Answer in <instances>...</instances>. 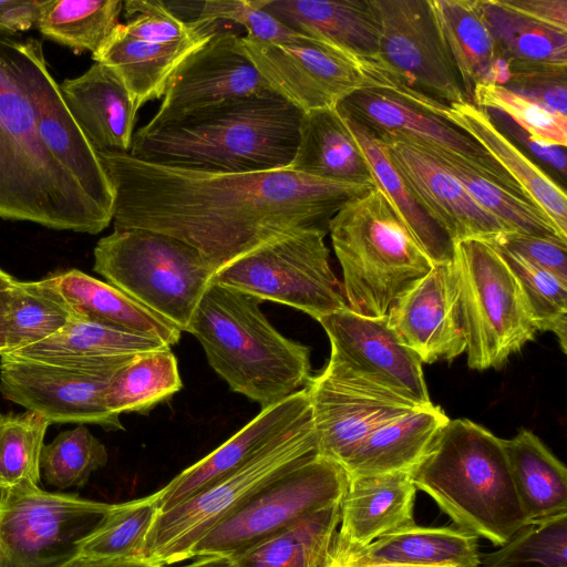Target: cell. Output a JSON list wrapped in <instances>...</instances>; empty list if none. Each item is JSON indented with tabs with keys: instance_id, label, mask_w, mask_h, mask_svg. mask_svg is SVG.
Wrapping results in <instances>:
<instances>
[{
	"instance_id": "cell-32",
	"label": "cell",
	"mask_w": 567,
	"mask_h": 567,
	"mask_svg": "<svg viewBox=\"0 0 567 567\" xmlns=\"http://www.w3.org/2000/svg\"><path fill=\"white\" fill-rule=\"evenodd\" d=\"M450 419L431 403L370 433L342 464L349 475L410 472Z\"/></svg>"
},
{
	"instance_id": "cell-6",
	"label": "cell",
	"mask_w": 567,
	"mask_h": 567,
	"mask_svg": "<svg viewBox=\"0 0 567 567\" xmlns=\"http://www.w3.org/2000/svg\"><path fill=\"white\" fill-rule=\"evenodd\" d=\"M349 309L388 316L395 300L433 264L378 188L353 197L329 220Z\"/></svg>"
},
{
	"instance_id": "cell-46",
	"label": "cell",
	"mask_w": 567,
	"mask_h": 567,
	"mask_svg": "<svg viewBox=\"0 0 567 567\" xmlns=\"http://www.w3.org/2000/svg\"><path fill=\"white\" fill-rule=\"evenodd\" d=\"M493 246L515 276L536 330L553 332L565 352L567 348V285L515 252L496 245Z\"/></svg>"
},
{
	"instance_id": "cell-50",
	"label": "cell",
	"mask_w": 567,
	"mask_h": 567,
	"mask_svg": "<svg viewBox=\"0 0 567 567\" xmlns=\"http://www.w3.org/2000/svg\"><path fill=\"white\" fill-rule=\"evenodd\" d=\"M123 11L127 18V22L122 23L124 31L150 43H174L216 28V24L184 21L161 0H126Z\"/></svg>"
},
{
	"instance_id": "cell-20",
	"label": "cell",
	"mask_w": 567,
	"mask_h": 567,
	"mask_svg": "<svg viewBox=\"0 0 567 567\" xmlns=\"http://www.w3.org/2000/svg\"><path fill=\"white\" fill-rule=\"evenodd\" d=\"M306 391L318 439V453L340 465L375 429L422 408L359 388L326 369L309 379Z\"/></svg>"
},
{
	"instance_id": "cell-36",
	"label": "cell",
	"mask_w": 567,
	"mask_h": 567,
	"mask_svg": "<svg viewBox=\"0 0 567 567\" xmlns=\"http://www.w3.org/2000/svg\"><path fill=\"white\" fill-rule=\"evenodd\" d=\"M58 284L78 311L112 326L176 344L181 330L120 289L78 269L55 274Z\"/></svg>"
},
{
	"instance_id": "cell-29",
	"label": "cell",
	"mask_w": 567,
	"mask_h": 567,
	"mask_svg": "<svg viewBox=\"0 0 567 567\" xmlns=\"http://www.w3.org/2000/svg\"><path fill=\"white\" fill-rule=\"evenodd\" d=\"M427 1L468 100L477 85H505L509 78L508 65L498 54L480 0Z\"/></svg>"
},
{
	"instance_id": "cell-56",
	"label": "cell",
	"mask_w": 567,
	"mask_h": 567,
	"mask_svg": "<svg viewBox=\"0 0 567 567\" xmlns=\"http://www.w3.org/2000/svg\"><path fill=\"white\" fill-rule=\"evenodd\" d=\"M61 567H165L148 564L143 560L97 558L75 555Z\"/></svg>"
},
{
	"instance_id": "cell-58",
	"label": "cell",
	"mask_w": 567,
	"mask_h": 567,
	"mask_svg": "<svg viewBox=\"0 0 567 567\" xmlns=\"http://www.w3.org/2000/svg\"><path fill=\"white\" fill-rule=\"evenodd\" d=\"M181 567H235V565L229 557L210 556L197 558L193 563Z\"/></svg>"
},
{
	"instance_id": "cell-1",
	"label": "cell",
	"mask_w": 567,
	"mask_h": 567,
	"mask_svg": "<svg viewBox=\"0 0 567 567\" xmlns=\"http://www.w3.org/2000/svg\"><path fill=\"white\" fill-rule=\"evenodd\" d=\"M114 190V230L144 228L197 249L217 270L298 230H328L350 199L374 186L286 169L209 173L97 154Z\"/></svg>"
},
{
	"instance_id": "cell-10",
	"label": "cell",
	"mask_w": 567,
	"mask_h": 567,
	"mask_svg": "<svg viewBox=\"0 0 567 567\" xmlns=\"http://www.w3.org/2000/svg\"><path fill=\"white\" fill-rule=\"evenodd\" d=\"M312 416L244 466L173 508L157 514L144 560L169 566L189 559L194 545L265 486L318 455Z\"/></svg>"
},
{
	"instance_id": "cell-18",
	"label": "cell",
	"mask_w": 567,
	"mask_h": 567,
	"mask_svg": "<svg viewBox=\"0 0 567 567\" xmlns=\"http://www.w3.org/2000/svg\"><path fill=\"white\" fill-rule=\"evenodd\" d=\"M337 109L344 117L365 126L379 140H410L452 153L484 178L532 203L519 185L474 138L393 92L380 89L358 91L343 99Z\"/></svg>"
},
{
	"instance_id": "cell-25",
	"label": "cell",
	"mask_w": 567,
	"mask_h": 567,
	"mask_svg": "<svg viewBox=\"0 0 567 567\" xmlns=\"http://www.w3.org/2000/svg\"><path fill=\"white\" fill-rule=\"evenodd\" d=\"M416 491L409 472L349 475L340 504V528L331 547L359 549L415 525Z\"/></svg>"
},
{
	"instance_id": "cell-53",
	"label": "cell",
	"mask_w": 567,
	"mask_h": 567,
	"mask_svg": "<svg viewBox=\"0 0 567 567\" xmlns=\"http://www.w3.org/2000/svg\"><path fill=\"white\" fill-rule=\"evenodd\" d=\"M525 18L567 32V0H497Z\"/></svg>"
},
{
	"instance_id": "cell-27",
	"label": "cell",
	"mask_w": 567,
	"mask_h": 567,
	"mask_svg": "<svg viewBox=\"0 0 567 567\" xmlns=\"http://www.w3.org/2000/svg\"><path fill=\"white\" fill-rule=\"evenodd\" d=\"M478 537L460 527L416 524L353 550L330 546L326 559L344 564L386 563L416 567H480Z\"/></svg>"
},
{
	"instance_id": "cell-48",
	"label": "cell",
	"mask_w": 567,
	"mask_h": 567,
	"mask_svg": "<svg viewBox=\"0 0 567 567\" xmlns=\"http://www.w3.org/2000/svg\"><path fill=\"white\" fill-rule=\"evenodd\" d=\"M471 102L506 115L537 144L566 148L567 115L543 103L498 84L475 86Z\"/></svg>"
},
{
	"instance_id": "cell-19",
	"label": "cell",
	"mask_w": 567,
	"mask_h": 567,
	"mask_svg": "<svg viewBox=\"0 0 567 567\" xmlns=\"http://www.w3.org/2000/svg\"><path fill=\"white\" fill-rule=\"evenodd\" d=\"M271 92L244 53L240 37L217 30L175 71L157 112L140 130L152 131L204 107Z\"/></svg>"
},
{
	"instance_id": "cell-54",
	"label": "cell",
	"mask_w": 567,
	"mask_h": 567,
	"mask_svg": "<svg viewBox=\"0 0 567 567\" xmlns=\"http://www.w3.org/2000/svg\"><path fill=\"white\" fill-rule=\"evenodd\" d=\"M487 111V110H486ZM492 120L495 122L496 126L502 131H507L508 133H504L508 137L513 136L516 141H520L528 150L542 161L545 165L550 167L560 178L564 181L566 178V152L565 147L551 146V145H543L537 144L532 141L527 133L520 130L515 123H513L506 115L497 113V116L487 111Z\"/></svg>"
},
{
	"instance_id": "cell-49",
	"label": "cell",
	"mask_w": 567,
	"mask_h": 567,
	"mask_svg": "<svg viewBox=\"0 0 567 567\" xmlns=\"http://www.w3.org/2000/svg\"><path fill=\"white\" fill-rule=\"evenodd\" d=\"M165 3L184 21L200 24L233 22L246 29V37L260 41H284L298 34L264 8L265 0L165 1Z\"/></svg>"
},
{
	"instance_id": "cell-55",
	"label": "cell",
	"mask_w": 567,
	"mask_h": 567,
	"mask_svg": "<svg viewBox=\"0 0 567 567\" xmlns=\"http://www.w3.org/2000/svg\"><path fill=\"white\" fill-rule=\"evenodd\" d=\"M49 0H0V32L16 33L37 28Z\"/></svg>"
},
{
	"instance_id": "cell-23",
	"label": "cell",
	"mask_w": 567,
	"mask_h": 567,
	"mask_svg": "<svg viewBox=\"0 0 567 567\" xmlns=\"http://www.w3.org/2000/svg\"><path fill=\"white\" fill-rule=\"evenodd\" d=\"M386 317L422 363L452 361L466 350L451 261L434 264L395 300Z\"/></svg>"
},
{
	"instance_id": "cell-42",
	"label": "cell",
	"mask_w": 567,
	"mask_h": 567,
	"mask_svg": "<svg viewBox=\"0 0 567 567\" xmlns=\"http://www.w3.org/2000/svg\"><path fill=\"white\" fill-rule=\"evenodd\" d=\"M122 11V0H49L37 29L51 41L93 54L118 24Z\"/></svg>"
},
{
	"instance_id": "cell-35",
	"label": "cell",
	"mask_w": 567,
	"mask_h": 567,
	"mask_svg": "<svg viewBox=\"0 0 567 567\" xmlns=\"http://www.w3.org/2000/svg\"><path fill=\"white\" fill-rule=\"evenodd\" d=\"M341 499L229 557L235 567H322L340 524Z\"/></svg>"
},
{
	"instance_id": "cell-41",
	"label": "cell",
	"mask_w": 567,
	"mask_h": 567,
	"mask_svg": "<svg viewBox=\"0 0 567 567\" xmlns=\"http://www.w3.org/2000/svg\"><path fill=\"white\" fill-rule=\"evenodd\" d=\"M6 353L16 352L59 332L75 313L55 275L13 284Z\"/></svg>"
},
{
	"instance_id": "cell-11",
	"label": "cell",
	"mask_w": 567,
	"mask_h": 567,
	"mask_svg": "<svg viewBox=\"0 0 567 567\" xmlns=\"http://www.w3.org/2000/svg\"><path fill=\"white\" fill-rule=\"evenodd\" d=\"M328 230H298L267 241L221 267L217 284L301 310L317 321L347 306L329 264Z\"/></svg>"
},
{
	"instance_id": "cell-16",
	"label": "cell",
	"mask_w": 567,
	"mask_h": 567,
	"mask_svg": "<svg viewBox=\"0 0 567 567\" xmlns=\"http://www.w3.org/2000/svg\"><path fill=\"white\" fill-rule=\"evenodd\" d=\"M19 81L31 103L42 142L85 193L113 215L114 190L102 162L68 109L52 78L41 41L4 38Z\"/></svg>"
},
{
	"instance_id": "cell-8",
	"label": "cell",
	"mask_w": 567,
	"mask_h": 567,
	"mask_svg": "<svg viewBox=\"0 0 567 567\" xmlns=\"http://www.w3.org/2000/svg\"><path fill=\"white\" fill-rule=\"evenodd\" d=\"M240 43L270 89L302 113L337 106L352 93L369 89L390 91L406 101L420 94L382 60L323 38L298 33L268 42L245 35Z\"/></svg>"
},
{
	"instance_id": "cell-15",
	"label": "cell",
	"mask_w": 567,
	"mask_h": 567,
	"mask_svg": "<svg viewBox=\"0 0 567 567\" xmlns=\"http://www.w3.org/2000/svg\"><path fill=\"white\" fill-rule=\"evenodd\" d=\"M331 353L326 370L359 388L425 406L431 404L422 362L389 326L348 307L318 320Z\"/></svg>"
},
{
	"instance_id": "cell-45",
	"label": "cell",
	"mask_w": 567,
	"mask_h": 567,
	"mask_svg": "<svg viewBox=\"0 0 567 567\" xmlns=\"http://www.w3.org/2000/svg\"><path fill=\"white\" fill-rule=\"evenodd\" d=\"M50 425L30 411L0 413V492L22 483L39 484L40 456Z\"/></svg>"
},
{
	"instance_id": "cell-4",
	"label": "cell",
	"mask_w": 567,
	"mask_h": 567,
	"mask_svg": "<svg viewBox=\"0 0 567 567\" xmlns=\"http://www.w3.org/2000/svg\"><path fill=\"white\" fill-rule=\"evenodd\" d=\"M457 527L504 545L527 519L503 439L466 420H449L409 472Z\"/></svg>"
},
{
	"instance_id": "cell-37",
	"label": "cell",
	"mask_w": 567,
	"mask_h": 567,
	"mask_svg": "<svg viewBox=\"0 0 567 567\" xmlns=\"http://www.w3.org/2000/svg\"><path fill=\"white\" fill-rule=\"evenodd\" d=\"M167 347L159 339L112 326L75 310L72 319L59 332L9 354L32 359L115 358Z\"/></svg>"
},
{
	"instance_id": "cell-30",
	"label": "cell",
	"mask_w": 567,
	"mask_h": 567,
	"mask_svg": "<svg viewBox=\"0 0 567 567\" xmlns=\"http://www.w3.org/2000/svg\"><path fill=\"white\" fill-rule=\"evenodd\" d=\"M264 8L297 33L380 59V22L372 0H265Z\"/></svg>"
},
{
	"instance_id": "cell-21",
	"label": "cell",
	"mask_w": 567,
	"mask_h": 567,
	"mask_svg": "<svg viewBox=\"0 0 567 567\" xmlns=\"http://www.w3.org/2000/svg\"><path fill=\"white\" fill-rule=\"evenodd\" d=\"M381 142L415 200L454 244L470 239L493 241L511 233L433 157L404 142Z\"/></svg>"
},
{
	"instance_id": "cell-9",
	"label": "cell",
	"mask_w": 567,
	"mask_h": 567,
	"mask_svg": "<svg viewBox=\"0 0 567 567\" xmlns=\"http://www.w3.org/2000/svg\"><path fill=\"white\" fill-rule=\"evenodd\" d=\"M467 365L499 368L537 332L520 287L487 241L455 243L451 260Z\"/></svg>"
},
{
	"instance_id": "cell-22",
	"label": "cell",
	"mask_w": 567,
	"mask_h": 567,
	"mask_svg": "<svg viewBox=\"0 0 567 567\" xmlns=\"http://www.w3.org/2000/svg\"><path fill=\"white\" fill-rule=\"evenodd\" d=\"M311 419L306 388L262 409L236 434L155 492L158 513L237 471L288 432Z\"/></svg>"
},
{
	"instance_id": "cell-12",
	"label": "cell",
	"mask_w": 567,
	"mask_h": 567,
	"mask_svg": "<svg viewBox=\"0 0 567 567\" xmlns=\"http://www.w3.org/2000/svg\"><path fill=\"white\" fill-rule=\"evenodd\" d=\"M133 357L32 359L4 353L0 355V393L50 424L124 430L120 415L107 409L105 394Z\"/></svg>"
},
{
	"instance_id": "cell-57",
	"label": "cell",
	"mask_w": 567,
	"mask_h": 567,
	"mask_svg": "<svg viewBox=\"0 0 567 567\" xmlns=\"http://www.w3.org/2000/svg\"><path fill=\"white\" fill-rule=\"evenodd\" d=\"M13 285L10 288L0 290V355L8 350V315L12 300Z\"/></svg>"
},
{
	"instance_id": "cell-5",
	"label": "cell",
	"mask_w": 567,
	"mask_h": 567,
	"mask_svg": "<svg viewBox=\"0 0 567 567\" xmlns=\"http://www.w3.org/2000/svg\"><path fill=\"white\" fill-rule=\"evenodd\" d=\"M259 302L212 284L186 332L199 341L209 365L229 388L262 410L307 385L311 365L309 348L282 336L262 313Z\"/></svg>"
},
{
	"instance_id": "cell-39",
	"label": "cell",
	"mask_w": 567,
	"mask_h": 567,
	"mask_svg": "<svg viewBox=\"0 0 567 567\" xmlns=\"http://www.w3.org/2000/svg\"><path fill=\"white\" fill-rule=\"evenodd\" d=\"M499 56L508 66H567V32L538 23L502 7L480 0Z\"/></svg>"
},
{
	"instance_id": "cell-14",
	"label": "cell",
	"mask_w": 567,
	"mask_h": 567,
	"mask_svg": "<svg viewBox=\"0 0 567 567\" xmlns=\"http://www.w3.org/2000/svg\"><path fill=\"white\" fill-rule=\"evenodd\" d=\"M349 475L339 463L316 455L281 475L223 518L192 548L195 557H233L309 513L340 501Z\"/></svg>"
},
{
	"instance_id": "cell-40",
	"label": "cell",
	"mask_w": 567,
	"mask_h": 567,
	"mask_svg": "<svg viewBox=\"0 0 567 567\" xmlns=\"http://www.w3.org/2000/svg\"><path fill=\"white\" fill-rule=\"evenodd\" d=\"M183 388L171 347L134 355L110 383L105 403L116 414L147 413Z\"/></svg>"
},
{
	"instance_id": "cell-34",
	"label": "cell",
	"mask_w": 567,
	"mask_h": 567,
	"mask_svg": "<svg viewBox=\"0 0 567 567\" xmlns=\"http://www.w3.org/2000/svg\"><path fill=\"white\" fill-rule=\"evenodd\" d=\"M344 120L367 159L375 187L388 198L415 241L433 265L450 262L455 244L415 200L383 143L362 124Z\"/></svg>"
},
{
	"instance_id": "cell-60",
	"label": "cell",
	"mask_w": 567,
	"mask_h": 567,
	"mask_svg": "<svg viewBox=\"0 0 567 567\" xmlns=\"http://www.w3.org/2000/svg\"><path fill=\"white\" fill-rule=\"evenodd\" d=\"M16 280L9 272L0 268V290L10 288Z\"/></svg>"
},
{
	"instance_id": "cell-59",
	"label": "cell",
	"mask_w": 567,
	"mask_h": 567,
	"mask_svg": "<svg viewBox=\"0 0 567 567\" xmlns=\"http://www.w3.org/2000/svg\"><path fill=\"white\" fill-rule=\"evenodd\" d=\"M322 567H416V566H405V565L386 564V563L344 564V563H337V561L326 559ZM439 567H450V566H439Z\"/></svg>"
},
{
	"instance_id": "cell-7",
	"label": "cell",
	"mask_w": 567,
	"mask_h": 567,
	"mask_svg": "<svg viewBox=\"0 0 567 567\" xmlns=\"http://www.w3.org/2000/svg\"><path fill=\"white\" fill-rule=\"evenodd\" d=\"M93 270L107 284L186 331L216 269L188 244L144 229L114 230L93 251Z\"/></svg>"
},
{
	"instance_id": "cell-3",
	"label": "cell",
	"mask_w": 567,
	"mask_h": 567,
	"mask_svg": "<svg viewBox=\"0 0 567 567\" xmlns=\"http://www.w3.org/2000/svg\"><path fill=\"white\" fill-rule=\"evenodd\" d=\"M0 218L96 235L113 215L54 158L0 38Z\"/></svg>"
},
{
	"instance_id": "cell-43",
	"label": "cell",
	"mask_w": 567,
	"mask_h": 567,
	"mask_svg": "<svg viewBox=\"0 0 567 567\" xmlns=\"http://www.w3.org/2000/svg\"><path fill=\"white\" fill-rule=\"evenodd\" d=\"M158 512L155 494L112 504L99 526L81 542L78 555L145 561L146 537Z\"/></svg>"
},
{
	"instance_id": "cell-13",
	"label": "cell",
	"mask_w": 567,
	"mask_h": 567,
	"mask_svg": "<svg viewBox=\"0 0 567 567\" xmlns=\"http://www.w3.org/2000/svg\"><path fill=\"white\" fill-rule=\"evenodd\" d=\"M112 504L22 483L0 492V567H61Z\"/></svg>"
},
{
	"instance_id": "cell-28",
	"label": "cell",
	"mask_w": 567,
	"mask_h": 567,
	"mask_svg": "<svg viewBox=\"0 0 567 567\" xmlns=\"http://www.w3.org/2000/svg\"><path fill=\"white\" fill-rule=\"evenodd\" d=\"M216 31L212 28L174 43H150L128 35L118 23L92 59L118 76L140 109L144 103L164 96L175 71Z\"/></svg>"
},
{
	"instance_id": "cell-31",
	"label": "cell",
	"mask_w": 567,
	"mask_h": 567,
	"mask_svg": "<svg viewBox=\"0 0 567 567\" xmlns=\"http://www.w3.org/2000/svg\"><path fill=\"white\" fill-rule=\"evenodd\" d=\"M288 169L312 177L375 186L370 167L337 106L303 112Z\"/></svg>"
},
{
	"instance_id": "cell-51",
	"label": "cell",
	"mask_w": 567,
	"mask_h": 567,
	"mask_svg": "<svg viewBox=\"0 0 567 567\" xmlns=\"http://www.w3.org/2000/svg\"><path fill=\"white\" fill-rule=\"evenodd\" d=\"M509 78L504 86L567 115V66H508Z\"/></svg>"
},
{
	"instance_id": "cell-26",
	"label": "cell",
	"mask_w": 567,
	"mask_h": 567,
	"mask_svg": "<svg viewBox=\"0 0 567 567\" xmlns=\"http://www.w3.org/2000/svg\"><path fill=\"white\" fill-rule=\"evenodd\" d=\"M63 100L94 151L130 153L136 106L118 76L93 63L82 75L59 84Z\"/></svg>"
},
{
	"instance_id": "cell-24",
	"label": "cell",
	"mask_w": 567,
	"mask_h": 567,
	"mask_svg": "<svg viewBox=\"0 0 567 567\" xmlns=\"http://www.w3.org/2000/svg\"><path fill=\"white\" fill-rule=\"evenodd\" d=\"M413 105L442 117L474 138L567 237L565 189L496 126L486 110L470 101L443 104L425 96L415 100Z\"/></svg>"
},
{
	"instance_id": "cell-44",
	"label": "cell",
	"mask_w": 567,
	"mask_h": 567,
	"mask_svg": "<svg viewBox=\"0 0 567 567\" xmlns=\"http://www.w3.org/2000/svg\"><path fill=\"white\" fill-rule=\"evenodd\" d=\"M567 513L530 520L499 549L481 554L480 567H567Z\"/></svg>"
},
{
	"instance_id": "cell-17",
	"label": "cell",
	"mask_w": 567,
	"mask_h": 567,
	"mask_svg": "<svg viewBox=\"0 0 567 567\" xmlns=\"http://www.w3.org/2000/svg\"><path fill=\"white\" fill-rule=\"evenodd\" d=\"M380 59L411 90L443 104L470 101L427 0H372ZM471 102V101H470Z\"/></svg>"
},
{
	"instance_id": "cell-2",
	"label": "cell",
	"mask_w": 567,
	"mask_h": 567,
	"mask_svg": "<svg viewBox=\"0 0 567 567\" xmlns=\"http://www.w3.org/2000/svg\"><path fill=\"white\" fill-rule=\"evenodd\" d=\"M302 112L271 92L233 99L133 136L130 155L153 164L209 173L286 169Z\"/></svg>"
},
{
	"instance_id": "cell-38",
	"label": "cell",
	"mask_w": 567,
	"mask_h": 567,
	"mask_svg": "<svg viewBox=\"0 0 567 567\" xmlns=\"http://www.w3.org/2000/svg\"><path fill=\"white\" fill-rule=\"evenodd\" d=\"M391 140L410 144L437 161L462 183L468 194L482 208L498 219L511 233H519L567 243V237L559 231L538 206L513 195L493 182L484 178L452 153L415 141Z\"/></svg>"
},
{
	"instance_id": "cell-47",
	"label": "cell",
	"mask_w": 567,
	"mask_h": 567,
	"mask_svg": "<svg viewBox=\"0 0 567 567\" xmlns=\"http://www.w3.org/2000/svg\"><path fill=\"white\" fill-rule=\"evenodd\" d=\"M107 460L105 445L85 424H79L43 445L40 472L44 481L56 488L84 487L92 473L105 466Z\"/></svg>"
},
{
	"instance_id": "cell-52",
	"label": "cell",
	"mask_w": 567,
	"mask_h": 567,
	"mask_svg": "<svg viewBox=\"0 0 567 567\" xmlns=\"http://www.w3.org/2000/svg\"><path fill=\"white\" fill-rule=\"evenodd\" d=\"M487 243L515 252L567 285V243L519 233H506Z\"/></svg>"
},
{
	"instance_id": "cell-33",
	"label": "cell",
	"mask_w": 567,
	"mask_h": 567,
	"mask_svg": "<svg viewBox=\"0 0 567 567\" xmlns=\"http://www.w3.org/2000/svg\"><path fill=\"white\" fill-rule=\"evenodd\" d=\"M503 445L527 519L567 513V470L542 440L523 429Z\"/></svg>"
}]
</instances>
